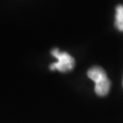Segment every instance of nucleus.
I'll return each instance as SVG.
<instances>
[{
  "instance_id": "nucleus-1",
  "label": "nucleus",
  "mask_w": 123,
  "mask_h": 123,
  "mask_svg": "<svg viewBox=\"0 0 123 123\" xmlns=\"http://www.w3.org/2000/svg\"><path fill=\"white\" fill-rule=\"evenodd\" d=\"M88 77L95 82V92L98 96L104 97L108 95L110 89V81L106 71L100 67L95 66L89 68Z\"/></svg>"
},
{
  "instance_id": "nucleus-3",
  "label": "nucleus",
  "mask_w": 123,
  "mask_h": 123,
  "mask_svg": "<svg viewBox=\"0 0 123 123\" xmlns=\"http://www.w3.org/2000/svg\"><path fill=\"white\" fill-rule=\"evenodd\" d=\"M115 26L119 31H123V6L119 5L116 8V18H115Z\"/></svg>"
},
{
  "instance_id": "nucleus-2",
  "label": "nucleus",
  "mask_w": 123,
  "mask_h": 123,
  "mask_svg": "<svg viewBox=\"0 0 123 123\" xmlns=\"http://www.w3.org/2000/svg\"><path fill=\"white\" fill-rule=\"evenodd\" d=\"M51 55L57 59V62L50 65L51 70H58L60 72H67L73 69L75 66V59L68 53L60 52L57 49L51 51Z\"/></svg>"
}]
</instances>
